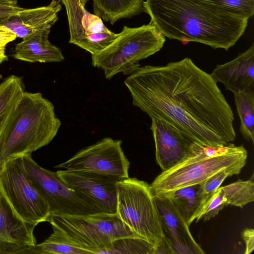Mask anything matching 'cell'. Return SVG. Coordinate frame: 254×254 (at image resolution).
<instances>
[{
	"instance_id": "obj_1",
	"label": "cell",
	"mask_w": 254,
	"mask_h": 254,
	"mask_svg": "<svg viewBox=\"0 0 254 254\" xmlns=\"http://www.w3.org/2000/svg\"><path fill=\"white\" fill-rule=\"evenodd\" d=\"M134 106L195 141L217 146L236 136L232 109L210 74L189 58L139 66L125 80Z\"/></svg>"
},
{
	"instance_id": "obj_2",
	"label": "cell",
	"mask_w": 254,
	"mask_h": 254,
	"mask_svg": "<svg viewBox=\"0 0 254 254\" xmlns=\"http://www.w3.org/2000/svg\"><path fill=\"white\" fill-rule=\"evenodd\" d=\"M150 23L165 36L183 44L194 42L226 51L244 34L249 18L201 0H146Z\"/></svg>"
},
{
	"instance_id": "obj_3",
	"label": "cell",
	"mask_w": 254,
	"mask_h": 254,
	"mask_svg": "<svg viewBox=\"0 0 254 254\" xmlns=\"http://www.w3.org/2000/svg\"><path fill=\"white\" fill-rule=\"evenodd\" d=\"M61 126L54 105L39 92L24 91L11 130L0 152V166L9 158L23 156L48 145Z\"/></svg>"
},
{
	"instance_id": "obj_4",
	"label": "cell",
	"mask_w": 254,
	"mask_h": 254,
	"mask_svg": "<svg viewBox=\"0 0 254 254\" xmlns=\"http://www.w3.org/2000/svg\"><path fill=\"white\" fill-rule=\"evenodd\" d=\"M116 213L137 237L153 247L154 254H173L164 238L148 183L135 178L121 180L118 184Z\"/></svg>"
},
{
	"instance_id": "obj_5",
	"label": "cell",
	"mask_w": 254,
	"mask_h": 254,
	"mask_svg": "<svg viewBox=\"0 0 254 254\" xmlns=\"http://www.w3.org/2000/svg\"><path fill=\"white\" fill-rule=\"evenodd\" d=\"M165 41L150 23L133 28L124 26L110 45L92 55V64L102 69L108 79L120 73L129 75L140 66V61L159 52Z\"/></svg>"
},
{
	"instance_id": "obj_6",
	"label": "cell",
	"mask_w": 254,
	"mask_h": 254,
	"mask_svg": "<svg viewBox=\"0 0 254 254\" xmlns=\"http://www.w3.org/2000/svg\"><path fill=\"white\" fill-rule=\"evenodd\" d=\"M48 222L53 229L88 254H105L106 251L117 240L127 237L138 238L117 213L51 215Z\"/></svg>"
},
{
	"instance_id": "obj_7",
	"label": "cell",
	"mask_w": 254,
	"mask_h": 254,
	"mask_svg": "<svg viewBox=\"0 0 254 254\" xmlns=\"http://www.w3.org/2000/svg\"><path fill=\"white\" fill-rule=\"evenodd\" d=\"M248 152L243 145L216 156H190L171 168L162 171L150 186L153 196L202 183L225 169L239 174L246 164Z\"/></svg>"
},
{
	"instance_id": "obj_8",
	"label": "cell",
	"mask_w": 254,
	"mask_h": 254,
	"mask_svg": "<svg viewBox=\"0 0 254 254\" xmlns=\"http://www.w3.org/2000/svg\"><path fill=\"white\" fill-rule=\"evenodd\" d=\"M2 188L19 216L36 226L48 222L49 206L26 170L23 156L9 158L0 166Z\"/></svg>"
},
{
	"instance_id": "obj_9",
	"label": "cell",
	"mask_w": 254,
	"mask_h": 254,
	"mask_svg": "<svg viewBox=\"0 0 254 254\" xmlns=\"http://www.w3.org/2000/svg\"><path fill=\"white\" fill-rule=\"evenodd\" d=\"M23 160L28 175L47 202L51 215H83L104 212L91 198L70 189L57 172L39 165L31 154L23 156Z\"/></svg>"
},
{
	"instance_id": "obj_10",
	"label": "cell",
	"mask_w": 254,
	"mask_h": 254,
	"mask_svg": "<svg viewBox=\"0 0 254 254\" xmlns=\"http://www.w3.org/2000/svg\"><path fill=\"white\" fill-rule=\"evenodd\" d=\"M129 161L122 147V141L106 137L80 150L55 168L94 172L125 179L129 177Z\"/></svg>"
},
{
	"instance_id": "obj_11",
	"label": "cell",
	"mask_w": 254,
	"mask_h": 254,
	"mask_svg": "<svg viewBox=\"0 0 254 254\" xmlns=\"http://www.w3.org/2000/svg\"><path fill=\"white\" fill-rule=\"evenodd\" d=\"M65 6L70 33L69 42L93 55L118 36L104 24L101 17L88 12L89 0H61Z\"/></svg>"
},
{
	"instance_id": "obj_12",
	"label": "cell",
	"mask_w": 254,
	"mask_h": 254,
	"mask_svg": "<svg viewBox=\"0 0 254 254\" xmlns=\"http://www.w3.org/2000/svg\"><path fill=\"white\" fill-rule=\"evenodd\" d=\"M56 172L70 189L91 198L104 212L116 213L118 184L123 179L81 171L64 170Z\"/></svg>"
},
{
	"instance_id": "obj_13",
	"label": "cell",
	"mask_w": 254,
	"mask_h": 254,
	"mask_svg": "<svg viewBox=\"0 0 254 254\" xmlns=\"http://www.w3.org/2000/svg\"><path fill=\"white\" fill-rule=\"evenodd\" d=\"M151 119L150 129L155 142L156 160L162 171H165L188 157L193 145L198 142L165 121L158 118Z\"/></svg>"
},
{
	"instance_id": "obj_14",
	"label": "cell",
	"mask_w": 254,
	"mask_h": 254,
	"mask_svg": "<svg viewBox=\"0 0 254 254\" xmlns=\"http://www.w3.org/2000/svg\"><path fill=\"white\" fill-rule=\"evenodd\" d=\"M159 213L164 238L173 254H202L189 226L171 200L163 195L153 196Z\"/></svg>"
},
{
	"instance_id": "obj_15",
	"label": "cell",
	"mask_w": 254,
	"mask_h": 254,
	"mask_svg": "<svg viewBox=\"0 0 254 254\" xmlns=\"http://www.w3.org/2000/svg\"><path fill=\"white\" fill-rule=\"evenodd\" d=\"M35 227L17 213L0 182V254H18L23 249L36 244Z\"/></svg>"
},
{
	"instance_id": "obj_16",
	"label": "cell",
	"mask_w": 254,
	"mask_h": 254,
	"mask_svg": "<svg viewBox=\"0 0 254 254\" xmlns=\"http://www.w3.org/2000/svg\"><path fill=\"white\" fill-rule=\"evenodd\" d=\"M210 74L233 94L254 90V44L232 61L217 65Z\"/></svg>"
},
{
	"instance_id": "obj_17",
	"label": "cell",
	"mask_w": 254,
	"mask_h": 254,
	"mask_svg": "<svg viewBox=\"0 0 254 254\" xmlns=\"http://www.w3.org/2000/svg\"><path fill=\"white\" fill-rule=\"evenodd\" d=\"M61 0H53L47 6L26 8L2 25L13 32L17 37L25 38L47 28H51L58 20L61 10Z\"/></svg>"
},
{
	"instance_id": "obj_18",
	"label": "cell",
	"mask_w": 254,
	"mask_h": 254,
	"mask_svg": "<svg viewBox=\"0 0 254 254\" xmlns=\"http://www.w3.org/2000/svg\"><path fill=\"white\" fill-rule=\"evenodd\" d=\"M51 28L23 39L15 47V59L29 63H57L64 57L60 49L48 40Z\"/></svg>"
},
{
	"instance_id": "obj_19",
	"label": "cell",
	"mask_w": 254,
	"mask_h": 254,
	"mask_svg": "<svg viewBox=\"0 0 254 254\" xmlns=\"http://www.w3.org/2000/svg\"><path fill=\"white\" fill-rule=\"evenodd\" d=\"M94 14L113 24L145 12L143 0H92Z\"/></svg>"
},
{
	"instance_id": "obj_20",
	"label": "cell",
	"mask_w": 254,
	"mask_h": 254,
	"mask_svg": "<svg viewBox=\"0 0 254 254\" xmlns=\"http://www.w3.org/2000/svg\"><path fill=\"white\" fill-rule=\"evenodd\" d=\"M169 198L190 226L205 201L200 184L183 187L161 195Z\"/></svg>"
},
{
	"instance_id": "obj_21",
	"label": "cell",
	"mask_w": 254,
	"mask_h": 254,
	"mask_svg": "<svg viewBox=\"0 0 254 254\" xmlns=\"http://www.w3.org/2000/svg\"><path fill=\"white\" fill-rule=\"evenodd\" d=\"M53 230V232L43 242L25 248L18 254H88L59 232Z\"/></svg>"
},
{
	"instance_id": "obj_22",
	"label": "cell",
	"mask_w": 254,
	"mask_h": 254,
	"mask_svg": "<svg viewBox=\"0 0 254 254\" xmlns=\"http://www.w3.org/2000/svg\"><path fill=\"white\" fill-rule=\"evenodd\" d=\"M238 115L240 119V131L244 138L254 142V90L234 94Z\"/></svg>"
},
{
	"instance_id": "obj_23",
	"label": "cell",
	"mask_w": 254,
	"mask_h": 254,
	"mask_svg": "<svg viewBox=\"0 0 254 254\" xmlns=\"http://www.w3.org/2000/svg\"><path fill=\"white\" fill-rule=\"evenodd\" d=\"M226 200L227 205L242 208L254 200V175L247 181L239 180L220 187Z\"/></svg>"
},
{
	"instance_id": "obj_24",
	"label": "cell",
	"mask_w": 254,
	"mask_h": 254,
	"mask_svg": "<svg viewBox=\"0 0 254 254\" xmlns=\"http://www.w3.org/2000/svg\"><path fill=\"white\" fill-rule=\"evenodd\" d=\"M153 247L145 240L137 237H127L116 240L106 251L109 254H154Z\"/></svg>"
},
{
	"instance_id": "obj_25",
	"label": "cell",
	"mask_w": 254,
	"mask_h": 254,
	"mask_svg": "<svg viewBox=\"0 0 254 254\" xmlns=\"http://www.w3.org/2000/svg\"><path fill=\"white\" fill-rule=\"evenodd\" d=\"M220 187L208 197L202 204L195 216L196 222L200 220L205 221L210 220L227 206L226 198Z\"/></svg>"
},
{
	"instance_id": "obj_26",
	"label": "cell",
	"mask_w": 254,
	"mask_h": 254,
	"mask_svg": "<svg viewBox=\"0 0 254 254\" xmlns=\"http://www.w3.org/2000/svg\"><path fill=\"white\" fill-rule=\"evenodd\" d=\"M237 11L249 19L254 14V0H201Z\"/></svg>"
},
{
	"instance_id": "obj_27",
	"label": "cell",
	"mask_w": 254,
	"mask_h": 254,
	"mask_svg": "<svg viewBox=\"0 0 254 254\" xmlns=\"http://www.w3.org/2000/svg\"><path fill=\"white\" fill-rule=\"evenodd\" d=\"M16 109H9L0 104V152L11 130Z\"/></svg>"
},
{
	"instance_id": "obj_28",
	"label": "cell",
	"mask_w": 254,
	"mask_h": 254,
	"mask_svg": "<svg viewBox=\"0 0 254 254\" xmlns=\"http://www.w3.org/2000/svg\"><path fill=\"white\" fill-rule=\"evenodd\" d=\"M234 175H235L234 172L225 169L216 173L199 184L203 197L206 199L220 187L226 178Z\"/></svg>"
},
{
	"instance_id": "obj_29",
	"label": "cell",
	"mask_w": 254,
	"mask_h": 254,
	"mask_svg": "<svg viewBox=\"0 0 254 254\" xmlns=\"http://www.w3.org/2000/svg\"><path fill=\"white\" fill-rule=\"evenodd\" d=\"M26 8L16 4L0 3V25H2L10 18L16 16Z\"/></svg>"
},
{
	"instance_id": "obj_30",
	"label": "cell",
	"mask_w": 254,
	"mask_h": 254,
	"mask_svg": "<svg viewBox=\"0 0 254 254\" xmlns=\"http://www.w3.org/2000/svg\"><path fill=\"white\" fill-rule=\"evenodd\" d=\"M242 236L246 244L244 254H250L254 250V230L253 229L246 228L243 233Z\"/></svg>"
},
{
	"instance_id": "obj_31",
	"label": "cell",
	"mask_w": 254,
	"mask_h": 254,
	"mask_svg": "<svg viewBox=\"0 0 254 254\" xmlns=\"http://www.w3.org/2000/svg\"><path fill=\"white\" fill-rule=\"evenodd\" d=\"M17 0H0V3L16 4Z\"/></svg>"
},
{
	"instance_id": "obj_32",
	"label": "cell",
	"mask_w": 254,
	"mask_h": 254,
	"mask_svg": "<svg viewBox=\"0 0 254 254\" xmlns=\"http://www.w3.org/2000/svg\"></svg>"
}]
</instances>
